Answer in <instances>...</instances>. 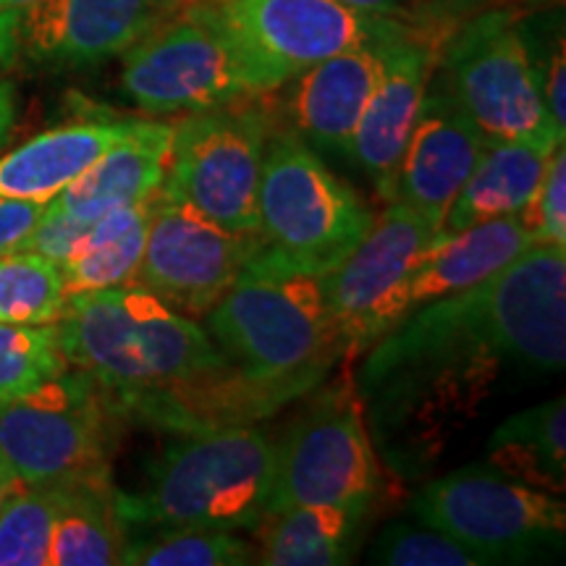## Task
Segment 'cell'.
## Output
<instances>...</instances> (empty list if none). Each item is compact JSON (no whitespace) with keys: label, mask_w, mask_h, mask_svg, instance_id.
Masks as SVG:
<instances>
[{"label":"cell","mask_w":566,"mask_h":566,"mask_svg":"<svg viewBox=\"0 0 566 566\" xmlns=\"http://www.w3.org/2000/svg\"><path fill=\"white\" fill-rule=\"evenodd\" d=\"M541 90L546 101L548 116L556 126V134L566 142V48L564 34H558L554 51L548 55L546 69L541 71Z\"/></svg>","instance_id":"obj_36"},{"label":"cell","mask_w":566,"mask_h":566,"mask_svg":"<svg viewBox=\"0 0 566 566\" xmlns=\"http://www.w3.org/2000/svg\"><path fill=\"white\" fill-rule=\"evenodd\" d=\"M275 480V441L252 424L181 433L147 470L145 491H118L126 522L254 530Z\"/></svg>","instance_id":"obj_4"},{"label":"cell","mask_w":566,"mask_h":566,"mask_svg":"<svg viewBox=\"0 0 566 566\" xmlns=\"http://www.w3.org/2000/svg\"><path fill=\"white\" fill-rule=\"evenodd\" d=\"M530 247L535 244L520 216L495 218L454 233L441 231L401 292V317L422 304L478 286Z\"/></svg>","instance_id":"obj_21"},{"label":"cell","mask_w":566,"mask_h":566,"mask_svg":"<svg viewBox=\"0 0 566 566\" xmlns=\"http://www.w3.org/2000/svg\"><path fill=\"white\" fill-rule=\"evenodd\" d=\"M566 363V247L535 244L478 286L443 296L375 338L354 386L386 457L430 454L478 412L506 370Z\"/></svg>","instance_id":"obj_1"},{"label":"cell","mask_w":566,"mask_h":566,"mask_svg":"<svg viewBox=\"0 0 566 566\" xmlns=\"http://www.w3.org/2000/svg\"><path fill=\"white\" fill-rule=\"evenodd\" d=\"M13 118H17V95H13L11 82L0 80V147L6 145L13 129Z\"/></svg>","instance_id":"obj_38"},{"label":"cell","mask_w":566,"mask_h":566,"mask_svg":"<svg viewBox=\"0 0 566 566\" xmlns=\"http://www.w3.org/2000/svg\"><path fill=\"white\" fill-rule=\"evenodd\" d=\"M147 229H150V218H145L118 239L90 247V250L71 258L69 263H63L61 273L63 283H66V294L71 296L82 292H101V289L134 286L142 254H145Z\"/></svg>","instance_id":"obj_31"},{"label":"cell","mask_w":566,"mask_h":566,"mask_svg":"<svg viewBox=\"0 0 566 566\" xmlns=\"http://www.w3.org/2000/svg\"><path fill=\"white\" fill-rule=\"evenodd\" d=\"M488 464L551 495L566 488L564 396L509 417L488 441Z\"/></svg>","instance_id":"obj_26"},{"label":"cell","mask_w":566,"mask_h":566,"mask_svg":"<svg viewBox=\"0 0 566 566\" xmlns=\"http://www.w3.org/2000/svg\"><path fill=\"white\" fill-rule=\"evenodd\" d=\"M59 485H32L13 478L0 504V566H48Z\"/></svg>","instance_id":"obj_28"},{"label":"cell","mask_w":566,"mask_h":566,"mask_svg":"<svg viewBox=\"0 0 566 566\" xmlns=\"http://www.w3.org/2000/svg\"><path fill=\"white\" fill-rule=\"evenodd\" d=\"M436 32L433 24L417 27L401 21L399 30L386 40L384 74L354 134L349 160L370 176L380 197L399 166L441 59L446 40Z\"/></svg>","instance_id":"obj_16"},{"label":"cell","mask_w":566,"mask_h":566,"mask_svg":"<svg viewBox=\"0 0 566 566\" xmlns=\"http://www.w3.org/2000/svg\"><path fill=\"white\" fill-rule=\"evenodd\" d=\"M488 147L491 145L467 122L449 92L428 90L384 200L405 205L441 231L446 212Z\"/></svg>","instance_id":"obj_17"},{"label":"cell","mask_w":566,"mask_h":566,"mask_svg":"<svg viewBox=\"0 0 566 566\" xmlns=\"http://www.w3.org/2000/svg\"><path fill=\"white\" fill-rule=\"evenodd\" d=\"M420 525L441 530L483 564L525 562L564 541L566 506L556 495L472 464L420 488L412 501Z\"/></svg>","instance_id":"obj_10"},{"label":"cell","mask_w":566,"mask_h":566,"mask_svg":"<svg viewBox=\"0 0 566 566\" xmlns=\"http://www.w3.org/2000/svg\"><path fill=\"white\" fill-rule=\"evenodd\" d=\"M438 233L441 231L415 210L388 202L363 242L321 275L325 300L342 325L349 357L365 352L401 321V292Z\"/></svg>","instance_id":"obj_15"},{"label":"cell","mask_w":566,"mask_h":566,"mask_svg":"<svg viewBox=\"0 0 566 566\" xmlns=\"http://www.w3.org/2000/svg\"><path fill=\"white\" fill-rule=\"evenodd\" d=\"M338 3L363 13H375V17H401L412 11L420 0H338Z\"/></svg>","instance_id":"obj_37"},{"label":"cell","mask_w":566,"mask_h":566,"mask_svg":"<svg viewBox=\"0 0 566 566\" xmlns=\"http://www.w3.org/2000/svg\"><path fill=\"white\" fill-rule=\"evenodd\" d=\"M124 415L84 370H63L9 405H0V457L13 478L69 485L111 478Z\"/></svg>","instance_id":"obj_6"},{"label":"cell","mask_w":566,"mask_h":566,"mask_svg":"<svg viewBox=\"0 0 566 566\" xmlns=\"http://www.w3.org/2000/svg\"><path fill=\"white\" fill-rule=\"evenodd\" d=\"M66 300L59 263L30 250L0 254V323H59Z\"/></svg>","instance_id":"obj_27"},{"label":"cell","mask_w":566,"mask_h":566,"mask_svg":"<svg viewBox=\"0 0 566 566\" xmlns=\"http://www.w3.org/2000/svg\"><path fill=\"white\" fill-rule=\"evenodd\" d=\"M533 244L566 247V153L564 145L551 153L541 187L520 212Z\"/></svg>","instance_id":"obj_33"},{"label":"cell","mask_w":566,"mask_h":566,"mask_svg":"<svg viewBox=\"0 0 566 566\" xmlns=\"http://www.w3.org/2000/svg\"><path fill=\"white\" fill-rule=\"evenodd\" d=\"M163 17V0H34L0 13V66H97L124 55Z\"/></svg>","instance_id":"obj_14"},{"label":"cell","mask_w":566,"mask_h":566,"mask_svg":"<svg viewBox=\"0 0 566 566\" xmlns=\"http://www.w3.org/2000/svg\"><path fill=\"white\" fill-rule=\"evenodd\" d=\"M384 472L357 386L346 375L325 386L275 443V480L265 512L331 504L370 512Z\"/></svg>","instance_id":"obj_9"},{"label":"cell","mask_w":566,"mask_h":566,"mask_svg":"<svg viewBox=\"0 0 566 566\" xmlns=\"http://www.w3.org/2000/svg\"><path fill=\"white\" fill-rule=\"evenodd\" d=\"M237 48L252 92H275L331 55L373 45L399 17L363 13L338 0H210Z\"/></svg>","instance_id":"obj_12"},{"label":"cell","mask_w":566,"mask_h":566,"mask_svg":"<svg viewBox=\"0 0 566 566\" xmlns=\"http://www.w3.org/2000/svg\"><path fill=\"white\" fill-rule=\"evenodd\" d=\"M174 124L139 122L137 129L105 150L48 208L92 223L105 212L147 200L163 187L171 163Z\"/></svg>","instance_id":"obj_20"},{"label":"cell","mask_w":566,"mask_h":566,"mask_svg":"<svg viewBox=\"0 0 566 566\" xmlns=\"http://www.w3.org/2000/svg\"><path fill=\"white\" fill-rule=\"evenodd\" d=\"M365 509L310 504L265 512L254 525V564L338 566L349 564L359 546Z\"/></svg>","instance_id":"obj_23"},{"label":"cell","mask_w":566,"mask_h":566,"mask_svg":"<svg viewBox=\"0 0 566 566\" xmlns=\"http://www.w3.org/2000/svg\"><path fill=\"white\" fill-rule=\"evenodd\" d=\"M399 27L401 21L373 45L331 55L286 82L292 87L286 101L275 105L279 122H286V129L317 155L349 160L354 134L384 74L386 40Z\"/></svg>","instance_id":"obj_19"},{"label":"cell","mask_w":566,"mask_h":566,"mask_svg":"<svg viewBox=\"0 0 566 566\" xmlns=\"http://www.w3.org/2000/svg\"><path fill=\"white\" fill-rule=\"evenodd\" d=\"M129 535L113 478L59 485L51 566L124 564Z\"/></svg>","instance_id":"obj_24"},{"label":"cell","mask_w":566,"mask_h":566,"mask_svg":"<svg viewBox=\"0 0 566 566\" xmlns=\"http://www.w3.org/2000/svg\"><path fill=\"white\" fill-rule=\"evenodd\" d=\"M122 84L142 111L197 113L254 95L212 3L163 17L124 53Z\"/></svg>","instance_id":"obj_11"},{"label":"cell","mask_w":566,"mask_h":566,"mask_svg":"<svg viewBox=\"0 0 566 566\" xmlns=\"http://www.w3.org/2000/svg\"><path fill=\"white\" fill-rule=\"evenodd\" d=\"M205 325L223 357L252 378L317 388L349 357L321 275L283 268L263 252L212 304Z\"/></svg>","instance_id":"obj_3"},{"label":"cell","mask_w":566,"mask_h":566,"mask_svg":"<svg viewBox=\"0 0 566 566\" xmlns=\"http://www.w3.org/2000/svg\"><path fill=\"white\" fill-rule=\"evenodd\" d=\"M55 328L66 363L113 401L231 365L200 323L137 283L71 294Z\"/></svg>","instance_id":"obj_2"},{"label":"cell","mask_w":566,"mask_h":566,"mask_svg":"<svg viewBox=\"0 0 566 566\" xmlns=\"http://www.w3.org/2000/svg\"><path fill=\"white\" fill-rule=\"evenodd\" d=\"M11 483H13V472H11V467L6 464V459H3V457H0V504H3V499H6V493H9Z\"/></svg>","instance_id":"obj_39"},{"label":"cell","mask_w":566,"mask_h":566,"mask_svg":"<svg viewBox=\"0 0 566 566\" xmlns=\"http://www.w3.org/2000/svg\"><path fill=\"white\" fill-rule=\"evenodd\" d=\"M197 3H208V0H163V6H166L168 13L184 11V9H189V6H197Z\"/></svg>","instance_id":"obj_40"},{"label":"cell","mask_w":566,"mask_h":566,"mask_svg":"<svg viewBox=\"0 0 566 566\" xmlns=\"http://www.w3.org/2000/svg\"><path fill=\"white\" fill-rule=\"evenodd\" d=\"M370 562L388 566H483V558L441 530L409 527L405 522L384 530L370 551Z\"/></svg>","instance_id":"obj_32"},{"label":"cell","mask_w":566,"mask_h":566,"mask_svg":"<svg viewBox=\"0 0 566 566\" xmlns=\"http://www.w3.org/2000/svg\"><path fill=\"white\" fill-rule=\"evenodd\" d=\"M139 122H82L55 126L0 158V197L51 202Z\"/></svg>","instance_id":"obj_22"},{"label":"cell","mask_w":566,"mask_h":566,"mask_svg":"<svg viewBox=\"0 0 566 566\" xmlns=\"http://www.w3.org/2000/svg\"><path fill=\"white\" fill-rule=\"evenodd\" d=\"M273 92H254L174 124L163 192L189 202L210 221L258 233V187L265 142L279 124Z\"/></svg>","instance_id":"obj_7"},{"label":"cell","mask_w":566,"mask_h":566,"mask_svg":"<svg viewBox=\"0 0 566 566\" xmlns=\"http://www.w3.org/2000/svg\"><path fill=\"white\" fill-rule=\"evenodd\" d=\"M263 250V237L239 233L210 221L205 212L158 189L137 286L176 313L205 317L247 263Z\"/></svg>","instance_id":"obj_13"},{"label":"cell","mask_w":566,"mask_h":566,"mask_svg":"<svg viewBox=\"0 0 566 566\" xmlns=\"http://www.w3.org/2000/svg\"><path fill=\"white\" fill-rule=\"evenodd\" d=\"M66 367L55 323H0V405L32 394Z\"/></svg>","instance_id":"obj_30"},{"label":"cell","mask_w":566,"mask_h":566,"mask_svg":"<svg viewBox=\"0 0 566 566\" xmlns=\"http://www.w3.org/2000/svg\"><path fill=\"white\" fill-rule=\"evenodd\" d=\"M124 564L137 566H247L254 564V543L237 530L160 527L158 535L132 543Z\"/></svg>","instance_id":"obj_29"},{"label":"cell","mask_w":566,"mask_h":566,"mask_svg":"<svg viewBox=\"0 0 566 566\" xmlns=\"http://www.w3.org/2000/svg\"><path fill=\"white\" fill-rule=\"evenodd\" d=\"M375 212L313 147L273 126L258 187V231L268 260L323 275L370 231Z\"/></svg>","instance_id":"obj_5"},{"label":"cell","mask_w":566,"mask_h":566,"mask_svg":"<svg viewBox=\"0 0 566 566\" xmlns=\"http://www.w3.org/2000/svg\"><path fill=\"white\" fill-rule=\"evenodd\" d=\"M48 202L32 200H6L0 197V254L21 250L27 237L40 223Z\"/></svg>","instance_id":"obj_35"},{"label":"cell","mask_w":566,"mask_h":566,"mask_svg":"<svg viewBox=\"0 0 566 566\" xmlns=\"http://www.w3.org/2000/svg\"><path fill=\"white\" fill-rule=\"evenodd\" d=\"M554 150L522 142L491 145L446 212L443 233L464 231L470 226L520 216L541 187L543 171Z\"/></svg>","instance_id":"obj_25"},{"label":"cell","mask_w":566,"mask_h":566,"mask_svg":"<svg viewBox=\"0 0 566 566\" xmlns=\"http://www.w3.org/2000/svg\"><path fill=\"white\" fill-rule=\"evenodd\" d=\"M310 391L313 388L294 380L252 378L229 365L181 384L122 396L113 405L126 422H145L181 436L229 424H252Z\"/></svg>","instance_id":"obj_18"},{"label":"cell","mask_w":566,"mask_h":566,"mask_svg":"<svg viewBox=\"0 0 566 566\" xmlns=\"http://www.w3.org/2000/svg\"><path fill=\"white\" fill-rule=\"evenodd\" d=\"M87 229L90 223L74 221V218L63 216V212L45 208L40 223L34 226V231L27 237V242L21 244V250L38 252L42 258L63 265L80 254L84 237H87Z\"/></svg>","instance_id":"obj_34"},{"label":"cell","mask_w":566,"mask_h":566,"mask_svg":"<svg viewBox=\"0 0 566 566\" xmlns=\"http://www.w3.org/2000/svg\"><path fill=\"white\" fill-rule=\"evenodd\" d=\"M34 3V0H0V13L3 11H13V9H24V6Z\"/></svg>","instance_id":"obj_41"},{"label":"cell","mask_w":566,"mask_h":566,"mask_svg":"<svg viewBox=\"0 0 566 566\" xmlns=\"http://www.w3.org/2000/svg\"><path fill=\"white\" fill-rule=\"evenodd\" d=\"M441 53L446 92L488 145H564L543 101L541 69L512 11H485L467 21Z\"/></svg>","instance_id":"obj_8"},{"label":"cell","mask_w":566,"mask_h":566,"mask_svg":"<svg viewBox=\"0 0 566 566\" xmlns=\"http://www.w3.org/2000/svg\"><path fill=\"white\" fill-rule=\"evenodd\" d=\"M527 3H543V0H527Z\"/></svg>","instance_id":"obj_42"}]
</instances>
